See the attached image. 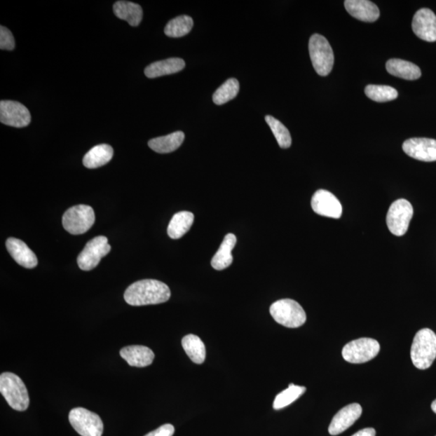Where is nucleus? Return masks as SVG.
Masks as SVG:
<instances>
[{"label": "nucleus", "instance_id": "412c9836", "mask_svg": "<svg viewBox=\"0 0 436 436\" xmlns=\"http://www.w3.org/2000/svg\"><path fill=\"white\" fill-rule=\"evenodd\" d=\"M237 238L233 233H228L222 245L212 258V267L221 271L230 267L233 262L232 250L236 247Z\"/></svg>", "mask_w": 436, "mask_h": 436}, {"label": "nucleus", "instance_id": "ddd939ff", "mask_svg": "<svg viewBox=\"0 0 436 436\" xmlns=\"http://www.w3.org/2000/svg\"><path fill=\"white\" fill-rule=\"evenodd\" d=\"M403 151L419 161H436V140L430 138L414 137L404 142Z\"/></svg>", "mask_w": 436, "mask_h": 436}, {"label": "nucleus", "instance_id": "bb28decb", "mask_svg": "<svg viewBox=\"0 0 436 436\" xmlns=\"http://www.w3.org/2000/svg\"><path fill=\"white\" fill-rule=\"evenodd\" d=\"M193 27V20L189 15H179L170 20L164 33L169 37H182L190 33Z\"/></svg>", "mask_w": 436, "mask_h": 436}, {"label": "nucleus", "instance_id": "4468645a", "mask_svg": "<svg viewBox=\"0 0 436 436\" xmlns=\"http://www.w3.org/2000/svg\"><path fill=\"white\" fill-rule=\"evenodd\" d=\"M414 33L428 42L436 41V15L432 10L422 8L414 14L412 20Z\"/></svg>", "mask_w": 436, "mask_h": 436}, {"label": "nucleus", "instance_id": "f8f14e48", "mask_svg": "<svg viewBox=\"0 0 436 436\" xmlns=\"http://www.w3.org/2000/svg\"><path fill=\"white\" fill-rule=\"evenodd\" d=\"M311 206L315 214L323 217L339 219L343 214L341 203L336 196L327 190L316 191L313 196Z\"/></svg>", "mask_w": 436, "mask_h": 436}, {"label": "nucleus", "instance_id": "1a4fd4ad", "mask_svg": "<svg viewBox=\"0 0 436 436\" xmlns=\"http://www.w3.org/2000/svg\"><path fill=\"white\" fill-rule=\"evenodd\" d=\"M414 215L413 207L405 199L397 200L390 205L386 216L388 228L393 236L405 235Z\"/></svg>", "mask_w": 436, "mask_h": 436}, {"label": "nucleus", "instance_id": "72a5a7b5", "mask_svg": "<svg viewBox=\"0 0 436 436\" xmlns=\"http://www.w3.org/2000/svg\"><path fill=\"white\" fill-rule=\"evenodd\" d=\"M352 436H376V430L372 428H365Z\"/></svg>", "mask_w": 436, "mask_h": 436}, {"label": "nucleus", "instance_id": "5701e85b", "mask_svg": "<svg viewBox=\"0 0 436 436\" xmlns=\"http://www.w3.org/2000/svg\"><path fill=\"white\" fill-rule=\"evenodd\" d=\"M114 157V149L107 144L94 147L83 157V163L89 169H95L107 164Z\"/></svg>", "mask_w": 436, "mask_h": 436}, {"label": "nucleus", "instance_id": "6e6552de", "mask_svg": "<svg viewBox=\"0 0 436 436\" xmlns=\"http://www.w3.org/2000/svg\"><path fill=\"white\" fill-rule=\"evenodd\" d=\"M69 421L82 436H102L104 424L98 414L82 407L74 408L69 414Z\"/></svg>", "mask_w": 436, "mask_h": 436}, {"label": "nucleus", "instance_id": "4be33fe9", "mask_svg": "<svg viewBox=\"0 0 436 436\" xmlns=\"http://www.w3.org/2000/svg\"><path fill=\"white\" fill-rule=\"evenodd\" d=\"M182 131L172 132L167 136L153 138L149 141L148 146L151 150L159 154H168L177 151L184 141Z\"/></svg>", "mask_w": 436, "mask_h": 436}, {"label": "nucleus", "instance_id": "a211bd4d", "mask_svg": "<svg viewBox=\"0 0 436 436\" xmlns=\"http://www.w3.org/2000/svg\"><path fill=\"white\" fill-rule=\"evenodd\" d=\"M120 355L129 365L137 368L151 365L155 359L153 350L141 345L128 346L121 350Z\"/></svg>", "mask_w": 436, "mask_h": 436}, {"label": "nucleus", "instance_id": "393cba45", "mask_svg": "<svg viewBox=\"0 0 436 436\" xmlns=\"http://www.w3.org/2000/svg\"><path fill=\"white\" fill-rule=\"evenodd\" d=\"M194 222L193 212L182 211L175 214L169 223L168 233L172 239L182 238L190 230Z\"/></svg>", "mask_w": 436, "mask_h": 436}, {"label": "nucleus", "instance_id": "39448f33", "mask_svg": "<svg viewBox=\"0 0 436 436\" xmlns=\"http://www.w3.org/2000/svg\"><path fill=\"white\" fill-rule=\"evenodd\" d=\"M309 51L315 71L319 76H328L332 71L334 57L332 48L326 37L313 34L310 39Z\"/></svg>", "mask_w": 436, "mask_h": 436}, {"label": "nucleus", "instance_id": "20e7f679", "mask_svg": "<svg viewBox=\"0 0 436 436\" xmlns=\"http://www.w3.org/2000/svg\"><path fill=\"white\" fill-rule=\"evenodd\" d=\"M270 313L276 322L289 328H297L304 325L306 313L299 303L292 299H282L273 303Z\"/></svg>", "mask_w": 436, "mask_h": 436}, {"label": "nucleus", "instance_id": "7ed1b4c3", "mask_svg": "<svg viewBox=\"0 0 436 436\" xmlns=\"http://www.w3.org/2000/svg\"><path fill=\"white\" fill-rule=\"evenodd\" d=\"M0 392L8 405L15 411H25L29 405L27 388L18 375L4 373L0 376Z\"/></svg>", "mask_w": 436, "mask_h": 436}, {"label": "nucleus", "instance_id": "7c9ffc66", "mask_svg": "<svg viewBox=\"0 0 436 436\" xmlns=\"http://www.w3.org/2000/svg\"><path fill=\"white\" fill-rule=\"evenodd\" d=\"M265 121L270 129L272 130L280 147L282 149L289 148L292 145V137L289 130L272 116H266Z\"/></svg>", "mask_w": 436, "mask_h": 436}, {"label": "nucleus", "instance_id": "6ab92c4d", "mask_svg": "<svg viewBox=\"0 0 436 436\" xmlns=\"http://www.w3.org/2000/svg\"><path fill=\"white\" fill-rule=\"evenodd\" d=\"M185 67L182 58L172 57L168 60L153 62L145 69L146 76L155 79L182 71Z\"/></svg>", "mask_w": 436, "mask_h": 436}, {"label": "nucleus", "instance_id": "c85d7f7f", "mask_svg": "<svg viewBox=\"0 0 436 436\" xmlns=\"http://www.w3.org/2000/svg\"><path fill=\"white\" fill-rule=\"evenodd\" d=\"M239 92V83L236 79H228L212 95V100L217 105L224 104L235 99Z\"/></svg>", "mask_w": 436, "mask_h": 436}, {"label": "nucleus", "instance_id": "473e14b6", "mask_svg": "<svg viewBox=\"0 0 436 436\" xmlns=\"http://www.w3.org/2000/svg\"><path fill=\"white\" fill-rule=\"evenodd\" d=\"M175 433V428L172 424H164L161 428L153 430L145 436H172Z\"/></svg>", "mask_w": 436, "mask_h": 436}, {"label": "nucleus", "instance_id": "dca6fc26", "mask_svg": "<svg viewBox=\"0 0 436 436\" xmlns=\"http://www.w3.org/2000/svg\"><path fill=\"white\" fill-rule=\"evenodd\" d=\"M344 6L352 17L364 22H374L380 17L379 7L369 0H346Z\"/></svg>", "mask_w": 436, "mask_h": 436}, {"label": "nucleus", "instance_id": "b1692460", "mask_svg": "<svg viewBox=\"0 0 436 436\" xmlns=\"http://www.w3.org/2000/svg\"><path fill=\"white\" fill-rule=\"evenodd\" d=\"M114 12L121 20H126L132 27L139 25L143 17L140 5L129 1H118L114 5Z\"/></svg>", "mask_w": 436, "mask_h": 436}, {"label": "nucleus", "instance_id": "f03ea898", "mask_svg": "<svg viewBox=\"0 0 436 436\" xmlns=\"http://www.w3.org/2000/svg\"><path fill=\"white\" fill-rule=\"evenodd\" d=\"M411 357L417 369L425 370L432 365L436 358V334L428 328L420 329L414 336Z\"/></svg>", "mask_w": 436, "mask_h": 436}, {"label": "nucleus", "instance_id": "aec40b11", "mask_svg": "<svg viewBox=\"0 0 436 436\" xmlns=\"http://www.w3.org/2000/svg\"><path fill=\"white\" fill-rule=\"evenodd\" d=\"M386 70L392 76L407 79V81H416L421 77V70L412 62L393 58L386 62Z\"/></svg>", "mask_w": 436, "mask_h": 436}, {"label": "nucleus", "instance_id": "f704fd0d", "mask_svg": "<svg viewBox=\"0 0 436 436\" xmlns=\"http://www.w3.org/2000/svg\"><path fill=\"white\" fill-rule=\"evenodd\" d=\"M432 409L436 414V400L432 403Z\"/></svg>", "mask_w": 436, "mask_h": 436}, {"label": "nucleus", "instance_id": "f3484780", "mask_svg": "<svg viewBox=\"0 0 436 436\" xmlns=\"http://www.w3.org/2000/svg\"><path fill=\"white\" fill-rule=\"evenodd\" d=\"M6 247L15 261L24 268H34L39 264L34 252L20 239L9 238L6 242Z\"/></svg>", "mask_w": 436, "mask_h": 436}, {"label": "nucleus", "instance_id": "cd10ccee", "mask_svg": "<svg viewBox=\"0 0 436 436\" xmlns=\"http://www.w3.org/2000/svg\"><path fill=\"white\" fill-rule=\"evenodd\" d=\"M306 391V388L304 386L290 384L288 389L282 391L275 397L273 402V408L276 409V411H278V409L289 406L290 404L299 400Z\"/></svg>", "mask_w": 436, "mask_h": 436}, {"label": "nucleus", "instance_id": "2f4dec72", "mask_svg": "<svg viewBox=\"0 0 436 436\" xmlns=\"http://www.w3.org/2000/svg\"><path fill=\"white\" fill-rule=\"evenodd\" d=\"M14 48L15 39L12 32L2 25L0 27V49L13 50Z\"/></svg>", "mask_w": 436, "mask_h": 436}, {"label": "nucleus", "instance_id": "c756f323", "mask_svg": "<svg viewBox=\"0 0 436 436\" xmlns=\"http://www.w3.org/2000/svg\"><path fill=\"white\" fill-rule=\"evenodd\" d=\"M365 94L372 100L376 102H388L395 100L398 97L395 88L385 85H368L365 88Z\"/></svg>", "mask_w": 436, "mask_h": 436}, {"label": "nucleus", "instance_id": "423d86ee", "mask_svg": "<svg viewBox=\"0 0 436 436\" xmlns=\"http://www.w3.org/2000/svg\"><path fill=\"white\" fill-rule=\"evenodd\" d=\"M95 220V212L91 206L79 205L66 211L62 217V226L71 235H83L93 227Z\"/></svg>", "mask_w": 436, "mask_h": 436}, {"label": "nucleus", "instance_id": "9b49d317", "mask_svg": "<svg viewBox=\"0 0 436 436\" xmlns=\"http://www.w3.org/2000/svg\"><path fill=\"white\" fill-rule=\"evenodd\" d=\"M0 121L8 126L23 128L30 124L31 114L29 109L18 101L1 100Z\"/></svg>", "mask_w": 436, "mask_h": 436}, {"label": "nucleus", "instance_id": "0eeeda50", "mask_svg": "<svg viewBox=\"0 0 436 436\" xmlns=\"http://www.w3.org/2000/svg\"><path fill=\"white\" fill-rule=\"evenodd\" d=\"M381 346L376 339L361 338L344 346L342 350L343 359L350 364H364L379 355Z\"/></svg>", "mask_w": 436, "mask_h": 436}, {"label": "nucleus", "instance_id": "2eb2a0df", "mask_svg": "<svg viewBox=\"0 0 436 436\" xmlns=\"http://www.w3.org/2000/svg\"><path fill=\"white\" fill-rule=\"evenodd\" d=\"M362 407L358 403L346 406L334 416L328 430L332 435H337L352 427L362 414Z\"/></svg>", "mask_w": 436, "mask_h": 436}, {"label": "nucleus", "instance_id": "f257e3e1", "mask_svg": "<svg viewBox=\"0 0 436 436\" xmlns=\"http://www.w3.org/2000/svg\"><path fill=\"white\" fill-rule=\"evenodd\" d=\"M171 297V290L163 282L156 280H142L135 282L125 292L124 299L132 306L161 304Z\"/></svg>", "mask_w": 436, "mask_h": 436}, {"label": "nucleus", "instance_id": "a878e982", "mask_svg": "<svg viewBox=\"0 0 436 436\" xmlns=\"http://www.w3.org/2000/svg\"><path fill=\"white\" fill-rule=\"evenodd\" d=\"M183 348L195 364H203L206 357L205 346L200 337L188 334L182 339Z\"/></svg>", "mask_w": 436, "mask_h": 436}, {"label": "nucleus", "instance_id": "9d476101", "mask_svg": "<svg viewBox=\"0 0 436 436\" xmlns=\"http://www.w3.org/2000/svg\"><path fill=\"white\" fill-rule=\"evenodd\" d=\"M108 242V238L104 236H97L90 240L78 257L77 263L79 268L91 271L97 268L101 259L111 251V246Z\"/></svg>", "mask_w": 436, "mask_h": 436}]
</instances>
